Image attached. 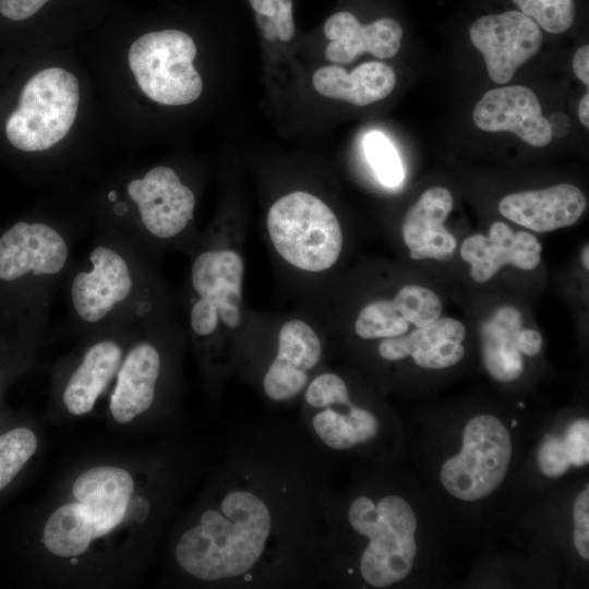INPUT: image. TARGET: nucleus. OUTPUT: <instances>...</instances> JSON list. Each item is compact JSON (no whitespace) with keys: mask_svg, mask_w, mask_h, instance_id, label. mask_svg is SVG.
<instances>
[{"mask_svg":"<svg viewBox=\"0 0 589 589\" xmlns=\"http://www.w3.org/2000/svg\"><path fill=\"white\" fill-rule=\"evenodd\" d=\"M517 344L521 353L532 357L541 350L542 337L540 333L534 329L522 328L519 332Z\"/></svg>","mask_w":589,"mask_h":589,"instance_id":"35","label":"nucleus"},{"mask_svg":"<svg viewBox=\"0 0 589 589\" xmlns=\"http://www.w3.org/2000/svg\"><path fill=\"white\" fill-rule=\"evenodd\" d=\"M152 322L141 324L107 396L105 417L117 432H160L178 419L176 354Z\"/></svg>","mask_w":589,"mask_h":589,"instance_id":"5","label":"nucleus"},{"mask_svg":"<svg viewBox=\"0 0 589 589\" xmlns=\"http://www.w3.org/2000/svg\"><path fill=\"white\" fill-rule=\"evenodd\" d=\"M365 156L380 182L388 188L404 180L400 158L390 141L380 132H371L364 139Z\"/></svg>","mask_w":589,"mask_h":589,"instance_id":"29","label":"nucleus"},{"mask_svg":"<svg viewBox=\"0 0 589 589\" xmlns=\"http://www.w3.org/2000/svg\"><path fill=\"white\" fill-rule=\"evenodd\" d=\"M512 453L510 434L500 419L476 416L465 425L460 452L444 461L441 482L454 497L481 500L503 482Z\"/></svg>","mask_w":589,"mask_h":589,"instance_id":"13","label":"nucleus"},{"mask_svg":"<svg viewBox=\"0 0 589 589\" xmlns=\"http://www.w3.org/2000/svg\"><path fill=\"white\" fill-rule=\"evenodd\" d=\"M575 75L587 86L589 85V46L580 47L573 58Z\"/></svg>","mask_w":589,"mask_h":589,"instance_id":"36","label":"nucleus"},{"mask_svg":"<svg viewBox=\"0 0 589 589\" xmlns=\"http://www.w3.org/2000/svg\"><path fill=\"white\" fill-rule=\"evenodd\" d=\"M197 49L193 38L178 29L142 35L131 45L128 61L142 92L167 106L196 100L203 81L193 65Z\"/></svg>","mask_w":589,"mask_h":589,"instance_id":"12","label":"nucleus"},{"mask_svg":"<svg viewBox=\"0 0 589 589\" xmlns=\"http://www.w3.org/2000/svg\"><path fill=\"white\" fill-rule=\"evenodd\" d=\"M324 35L328 39L326 58L335 64H347L363 52L380 59L394 57L400 49L402 28L388 17L362 25L352 13L341 11L326 20Z\"/></svg>","mask_w":589,"mask_h":589,"instance_id":"20","label":"nucleus"},{"mask_svg":"<svg viewBox=\"0 0 589 589\" xmlns=\"http://www.w3.org/2000/svg\"><path fill=\"white\" fill-rule=\"evenodd\" d=\"M466 337L465 325L454 317H438L433 323L416 327L404 335L383 338L378 342L380 357L389 362L411 357L417 361L428 352L452 341L462 342Z\"/></svg>","mask_w":589,"mask_h":589,"instance_id":"24","label":"nucleus"},{"mask_svg":"<svg viewBox=\"0 0 589 589\" xmlns=\"http://www.w3.org/2000/svg\"><path fill=\"white\" fill-rule=\"evenodd\" d=\"M256 24L267 40L290 41L294 36L292 0H249Z\"/></svg>","mask_w":589,"mask_h":589,"instance_id":"28","label":"nucleus"},{"mask_svg":"<svg viewBox=\"0 0 589 589\" xmlns=\"http://www.w3.org/2000/svg\"><path fill=\"white\" fill-rule=\"evenodd\" d=\"M537 460L541 472L550 478L563 476L570 467V460L563 440L549 436L540 445Z\"/></svg>","mask_w":589,"mask_h":589,"instance_id":"31","label":"nucleus"},{"mask_svg":"<svg viewBox=\"0 0 589 589\" xmlns=\"http://www.w3.org/2000/svg\"><path fill=\"white\" fill-rule=\"evenodd\" d=\"M64 280L75 334L153 316L155 287L144 253L109 226L97 232L85 259L73 262Z\"/></svg>","mask_w":589,"mask_h":589,"instance_id":"3","label":"nucleus"},{"mask_svg":"<svg viewBox=\"0 0 589 589\" xmlns=\"http://www.w3.org/2000/svg\"><path fill=\"white\" fill-rule=\"evenodd\" d=\"M586 209L582 192L568 183L504 196L498 212L508 220L536 232L554 231L574 225Z\"/></svg>","mask_w":589,"mask_h":589,"instance_id":"19","label":"nucleus"},{"mask_svg":"<svg viewBox=\"0 0 589 589\" xmlns=\"http://www.w3.org/2000/svg\"><path fill=\"white\" fill-rule=\"evenodd\" d=\"M581 264L586 271L589 269V245L586 244L581 251Z\"/></svg>","mask_w":589,"mask_h":589,"instance_id":"38","label":"nucleus"},{"mask_svg":"<svg viewBox=\"0 0 589 589\" xmlns=\"http://www.w3.org/2000/svg\"><path fill=\"white\" fill-rule=\"evenodd\" d=\"M469 35L483 55L489 76L498 84L509 82L542 45L540 26L519 11L481 16L470 26Z\"/></svg>","mask_w":589,"mask_h":589,"instance_id":"16","label":"nucleus"},{"mask_svg":"<svg viewBox=\"0 0 589 589\" xmlns=\"http://www.w3.org/2000/svg\"><path fill=\"white\" fill-rule=\"evenodd\" d=\"M71 232L43 220H21L0 236V281L26 280L51 298L72 264Z\"/></svg>","mask_w":589,"mask_h":589,"instance_id":"14","label":"nucleus"},{"mask_svg":"<svg viewBox=\"0 0 589 589\" xmlns=\"http://www.w3.org/2000/svg\"><path fill=\"white\" fill-rule=\"evenodd\" d=\"M322 357V340L312 326L297 318L284 323L277 335L275 352L260 378L265 400L274 406L296 401Z\"/></svg>","mask_w":589,"mask_h":589,"instance_id":"15","label":"nucleus"},{"mask_svg":"<svg viewBox=\"0 0 589 589\" xmlns=\"http://www.w3.org/2000/svg\"><path fill=\"white\" fill-rule=\"evenodd\" d=\"M79 103L74 74L56 67L37 72L22 88L19 106L7 120L8 141L23 152L52 147L70 131Z\"/></svg>","mask_w":589,"mask_h":589,"instance_id":"10","label":"nucleus"},{"mask_svg":"<svg viewBox=\"0 0 589 589\" xmlns=\"http://www.w3.org/2000/svg\"><path fill=\"white\" fill-rule=\"evenodd\" d=\"M409 330L404 318L390 299L374 300L364 305L354 322L356 334L365 340L397 337Z\"/></svg>","mask_w":589,"mask_h":589,"instance_id":"26","label":"nucleus"},{"mask_svg":"<svg viewBox=\"0 0 589 589\" xmlns=\"http://www.w3.org/2000/svg\"><path fill=\"white\" fill-rule=\"evenodd\" d=\"M392 300L404 318L416 327L433 323L441 317L443 310L438 296L419 285L401 287Z\"/></svg>","mask_w":589,"mask_h":589,"instance_id":"27","label":"nucleus"},{"mask_svg":"<svg viewBox=\"0 0 589 589\" xmlns=\"http://www.w3.org/2000/svg\"><path fill=\"white\" fill-rule=\"evenodd\" d=\"M200 471L199 455L172 438L79 458L35 515L39 575L55 587L134 586Z\"/></svg>","mask_w":589,"mask_h":589,"instance_id":"2","label":"nucleus"},{"mask_svg":"<svg viewBox=\"0 0 589 589\" xmlns=\"http://www.w3.org/2000/svg\"><path fill=\"white\" fill-rule=\"evenodd\" d=\"M574 545L578 554L589 558V490H582L573 506Z\"/></svg>","mask_w":589,"mask_h":589,"instance_id":"33","label":"nucleus"},{"mask_svg":"<svg viewBox=\"0 0 589 589\" xmlns=\"http://www.w3.org/2000/svg\"><path fill=\"white\" fill-rule=\"evenodd\" d=\"M0 395H1V382H0Z\"/></svg>","mask_w":589,"mask_h":589,"instance_id":"39","label":"nucleus"},{"mask_svg":"<svg viewBox=\"0 0 589 589\" xmlns=\"http://www.w3.org/2000/svg\"><path fill=\"white\" fill-rule=\"evenodd\" d=\"M488 233L470 236L460 247V256L470 265L473 281L483 284L508 264L524 271L540 264L542 247L532 233L515 232L503 221L493 223Z\"/></svg>","mask_w":589,"mask_h":589,"instance_id":"18","label":"nucleus"},{"mask_svg":"<svg viewBox=\"0 0 589 589\" xmlns=\"http://www.w3.org/2000/svg\"><path fill=\"white\" fill-rule=\"evenodd\" d=\"M298 424L326 457L373 444L383 428L376 412L357 402L347 381L332 371L317 373L308 383Z\"/></svg>","mask_w":589,"mask_h":589,"instance_id":"7","label":"nucleus"},{"mask_svg":"<svg viewBox=\"0 0 589 589\" xmlns=\"http://www.w3.org/2000/svg\"><path fill=\"white\" fill-rule=\"evenodd\" d=\"M49 0H0V13L12 21L31 17Z\"/></svg>","mask_w":589,"mask_h":589,"instance_id":"34","label":"nucleus"},{"mask_svg":"<svg viewBox=\"0 0 589 589\" xmlns=\"http://www.w3.org/2000/svg\"><path fill=\"white\" fill-rule=\"evenodd\" d=\"M563 443L570 464L577 467L589 461V422L580 419L574 421L566 430Z\"/></svg>","mask_w":589,"mask_h":589,"instance_id":"32","label":"nucleus"},{"mask_svg":"<svg viewBox=\"0 0 589 589\" xmlns=\"http://www.w3.org/2000/svg\"><path fill=\"white\" fill-rule=\"evenodd\" d=\"M521 12L544 31L558 34L572 27L576 7L574 0H513Z\"/></svg>","mask_w":589,"mask_h":589,"instance_id":"30","label":"nucleus"},{"mask_svg":"<svg viewBox=\"0 0 589 589\" xmlns=\"http://www.w3.org/2000/svg\"><path fill=\"white\" fill-rule=\"evenodd\" d=\"M522 329V315L512 305L497 308L480 326L483 365L489 375L498 382L519 378L525 365L518 349V335Z\"/></svg>","mask_w":589,"mask_h":589,"instance_id":"23","label":"nucleus"},{"mask_svg":"<svg viewBox=\"0 0 589 589\" xmlns=\"http://www.w3.org/2000/svg\"><path fill=\"white\" fill-rule=\"evenodd\" d=\"M41 446L38 425L19 424L0 433V492L39 456Z\"/></svg>","mask_w":589,"mask_h":589,"instance_id":"25","label":"nucleus"},{"mask_svg":"<svg viewBox=\"0 0 589 589\" xmlns=\"http://www.w3.org/2000/svg\"><path fill=\"white\" fill-rule=\"evenodd\" d=\"M324 456L298 423L242 433L166 533L165 584L204 589L320 587L333 495Z\"/></svg>","mask_w":589,"mask_h":589,"instance_id":"1","label":"nucleus"},{"mask_svg":"<svg viewBox=\"0 0 589 589\" xmlns=\"http://www.w3.org/2000/svg\"><path fill=\"white\" fill-rule=\"evenodd\" d=\"M134 207L108 225L143 252L153 242H166L184 232L194 217V192L167 166L149 169L125 185Z\"/></svg>","mask_w":589,"mask_h":589,"instance_id":"11","label":"nucleus"},{"mask_svg":"<svg viewBox=\"0 0 589 589\" xmlns=\"http://www.w3.org/2000/svg\"><path fill=\"white\" fill-rule=\"evenodd\" d=\"M453 209V195L446 188L425 190L405 215L401 235L410 257L445 261L457 248L456 238L444 223Z\"/></svg>","mask_w":589,"mask_h":589,"instance_id":"21","label":"nucleus"},{"mask_svg":"<svg viewBox=\"0 0 589 589\" xmlns=\"http://www.w3.org/2000/svg\"><path fill=\"white\" fill-rule=\"evenodd\" d=\"M472 119L483 131L512 132L536 147L548 145L553 137L538 97L522 85L488 91L477 103Z\"/></svg>","mask_w":589,"mask_h":589,"instance_id":"17","label":"nucleus"},{"mask_svg":"<svg viewBox=\"0 0 589 589\" xmlns=\"http://www.w3.org/2000/svg\"><path fill=\"white\" fill-rule=\"evenodd\" d=\"M312 84L325 97L366 106L393 92L396 74L390 65L378 61L363 63L352 72L339 65H326L314 72Z\"/></svg>","mask_w":589,"mask_h":589,"instance_id":"22","label":"nucleus"},{"mask_svg":"<svg viewBox=\"0 0 589 589\" xmlns=\"http://www.w3.org/2000/svg\"><path fill=\"white\" fill-rule=\"evenodd\" d=\"M243 269L241 255L230 249L204 250L193 260L189 325L203 369L219 326L235 329L241 324Z\"/></svg>","mask_w":589,"mask_h":589,"instance_id":"9","label":"nucleus"},{"mask_svg":"<svg viewBox=\"0 0 589 589\" xmlns=\"http://www.w3.org/2000/svg\"><path fill=\"white\" fill-rule=\"evenodd\" d=\"M417 524L412 506L401 495L386 493L373 497L360 493L341 502L333 494L321 540L352 537L362 543L351 560L353 564L337 584L344 578L359 577L370 587L387 588L404 580L414 564Z\"/></svg>","mask_w":589,"mask_h":589,"instance_id":"4","label":"nucleus"},{"mask_svg":"<svg viewBox=\"0 0 589 589\" xmlns=\"http://www.w3.org/2000/svg\"><path fill=\"white\" fill-rule=\"evenodd\" d=\"M578 117L580 122L588 128L589 127V93H586L578 105Z\"/></svg>","mask_w":589,"mask_h":589,"instance_id":"37","label":"nucleus"},{"mask_svg":"<svg viewBox=\"0 0 589 589\" xmlns=\"http://www.w3.org/2000/svg\"><path fill=\"white\" fill-rule=\"evenodd\" d=\"M142 323H118L88 333L51 366L47 421L62 425L96 409L99 400L108 396Z\"/></svg>","mask_w":589,"mask_h":589,"instance_id":"6","label":"nucleus"},{"mask_svg":"<svg viewBox=\"0 0 589 589\" xmlns=\"http://www.w3.org/2000/svg\"><path fill=\"white\" fill-rule=\"evenodd\" d=\"M266 227L277 253L301 271H326L342 250V231L335 213L309 192L294 191L278 199L267 213Z\"/></svg>","mask_w":589,"mask_h":589,"instance_id":"8","label":"nucleus"}]
</instances>
